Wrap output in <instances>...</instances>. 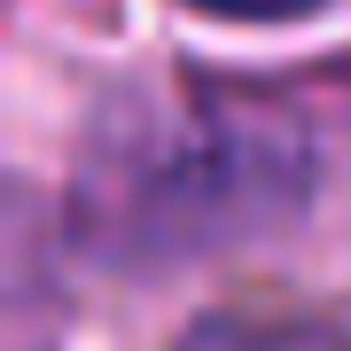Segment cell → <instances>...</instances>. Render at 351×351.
Listing matches in <instances>:
<instances>
[{
    "label": "cell",
    "instance_id": "1",
    "mask_svg": "<svg viewBox=\"0 0 351 351\" xmlns=\"http://www.w3.org/2000/svg\"><path fill=\"white\" fill-rule=\"evenodd\" d=\"M180 351H351V336L313 320H203Z\"/></svg>",
    "mask_w": 351,
    "mask_h": 351
},
{
    "label": "cell",
    "instance_id": "2",
    "mask_svg": "<svg viewBox=\"0 0 351 351\" xmlns=\"http://www.w3.org/2000/svg\"><path fill=\"white\" fill-rule=\"evenodd\" d=\"M203 16H234V24H281V16H304L320 8V0H188Z\"/></svg>",
    "mask_w": 351,
    "mask_h": 351
}]
</instances>
